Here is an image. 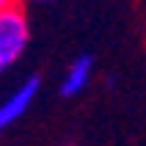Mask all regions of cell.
I'll return each mask as SVG.
<instances>
[{"label": "cell", "mask_w": 146, "mask_h": 146, "mask_svg": "<svg viewBox=\"0 0 146 146\" xmlns=\"http://www.w3.org/2000/svg\"><path fill=\"white\" fill-rule=\"evenodd\" d=\"M28 41H31V25H28L25 8L17 6L8 11H0V64L3 69L11 66L25 52Z\"/></svg>", "instance_id": "cell-1"}, {"label": "cell", "mask_w": 146, "mask_h": 146, "mask_svg": "<svg viewBox=\"0 0 146 146\" xmlns=\"http://www.w3.org/2000/svg\"><path fill=\"white\" fill-rule=\"evenodd\" d=\"M19 0H0V11H8V8H17Z\"/></svg>", "instance_id": "cell-4"}, {"label": "cell", "mask_w": 146, "mask_h": 146, "mask_svg": "<svg viewBox=\"0 0 146 146\" xmlns=\"http://www.w3.org/2000/svg\"><path fill=\"white\" fill-rule=\"evenodd\" d=\"M91 74H94V58L91 55H77L66 69V77L61 83V97H77L86 86H88Z\"/></svg>", "instance_id": "cell-3"}, {"label": "cell", "mask_w": 146, "mask_h": 146, "mask_svg": "<svg viewBox=\"0 0 146 146\" xmlns=\"http://www.w3.org/2000/svg\"><path fill=\"white\" fill-rule=\"evenodd\" d=\"M39 86H41L39 77H28L11 97H6L0 102V132L8 130L14 121H19L28 113V108L33 105V99L39 97Z\"/></svg>", "instance_id": "cell-2"}, {"label": "cell", "mask_w": 146, "mask_h": 146, "mask_svg": "<svg viewBox=\"0 0 146 146\" xmlns=\"http://www.w3.org/2000/svg\"><path fill=\"white\" fill-rule=\"evenodd\" d=\"M0 69H3V64H0Z\"/></svg>", "instance_id": "cell-5"}]
</instances>
